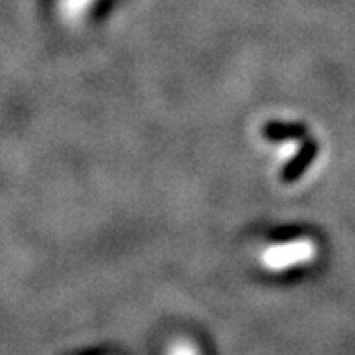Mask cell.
Masks as SVG:
<instances>
[{"label":"cell","mask_w":355,"mask_h":355,"mask_svg":"<svg viewBox=\"0 0 355 355\" xmlns=\"http://www.w3.org/2000/svg\"><path fill=\"white\" fill-rule=\"evenodd\" d=\"M318 257V245L312 239H294V241L270 245L261 253L259 261L268 272H284L296 266L310 265Z\"/></svg>","instance_id":"6da1fadb"},{"label":"cell","mask_w":355,"mask_h":355,"mask_svg":"<svg viewBox=\"0 0 355 355\" xmlns=\"http://www.w3.org/2000/svg\"><path fill=\"white\" fill-rule=\"evenodd\" d=\"M166 355H202L200 347L190 340H176V342L170 343L168 347V354Z\"/></svg>","instance_id":"7a4b0ae2"}]
</instances>
